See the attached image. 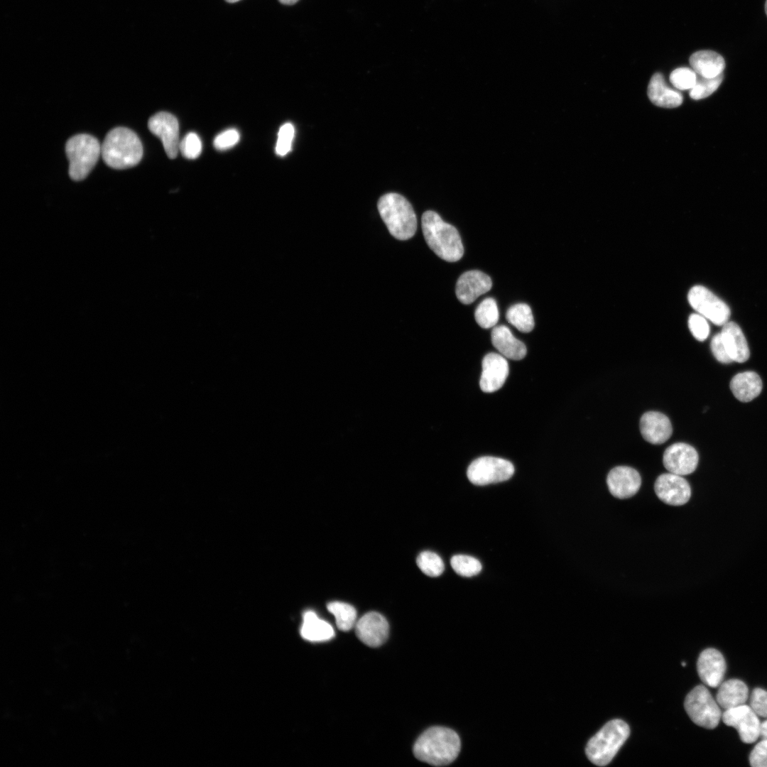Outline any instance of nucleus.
I'll return each mask as SVG.
<instances>
[{"label":"nucleus","instance_id":"10","mask_svg":"<svg viewBox=\"0 0 767 767\" xmlns=\"http://www.w3.org/2000/svg\"><path fill=\"white\" fill-rule=\"evenodd\" d=\"M722 719L725 724L737 730L744 743H754L760 736L761 722L758 715L750 706L742 705L725 709Z\"/></svg>","mask_w":767,"mask_h":767},{"label":"nucleus","instance_id":"21","mask_svg":"<svg viewBox=\"0 0 767 767\" xmlns=\"http://www.w3.org/2000/svg\"><path fill=\"white\" fill-rule=\"evenodd\" d=\"M491 342L494 347L504 357L521 360L526 354V345L516 339L509 328L505 325L494 327L491 332Z\"/></svg>","mask_w":767,"mask_h":767},{"label":"nucleus","instance_id":"33","mask_svg":"<svg viewBox=\"0 0 767 767\" xmlns=\"http://www.w3.org/2000/svg\"><path fill=\"white\" fill-rule=\"evenodd\" d=\"M696 80V72L692 69L686 67L676 68L670 75L671 84L678 90L691 89Z\"/></svg>","mask_w":767,"mask_h":767},{"label":"nucleus","instance_id":"41","mask_svg":"<svg viewBox=\"0 0 767 767\" xmlns=\"http://www.w3.org/2000/svg\"><path fill=\"white\" fill-rule=\"evenodd\" d=\"M760 737L763 740H767V719L761 723Z\"/></svg>","mask_w":767,"mask_h":767},{"label":"nucleus","instance_id":"34","mask_svg":"<svg viewBox=\"0 0 767 767\" xmlns=\"http://www.w3.org/2000/svg\"><path fill=\"white\" fill-rule=\"evenodd\" d=\"M179 151L188 159L197 158L202 151V142L194 132H190L180 141Z\"/></svg>","mask_w":767,"mask_h":767},{"label":"nucleus","instance_id":"1","mask_svg":"<svg viewBox=\"0 0 767 767\" xmlns=\"http://www.w3.org/2000/svg\"><path fill=\"white\" fill-rule=\"evenodd\" d=\"M461 748L458 734L444 727H433L416 740L413 754L418 760L433 766H445L454 761Z\"/></svg>","mask_w":767,"mask_h":767},{"label":"nucleus","instance_id":"15","mask_svg":"<svg viewBox=\"0 0 767 767\" xmlns=\"http://www.w3.org/2000/svg\"><path fill=\"white\" fill-rule=\"evenodd\" d=\"M508 374V364L504 357L494 352L487 354L482 360L481 389L486 393L499 390L505 383Z\"/></svg>","mask_w":767,"mask_h":767},{"label":"nucleus","instance_id":"9","mask_svg":"<svg viewBox=\"0 0 767 767\" xmlns=\"http://www.w3.org/2000/svg\"><path fill=\"white\" fill-rule=\"evenodd\" d=\"M688 300L700 315L715 325H724L730 317L727 304L704 286L692 287L688 293Z\"/></svg>","mask_w":767,"mask_h":767},{"label":"nucleus","instance_id":"18","mask_svg":"<svg viewBox=\"0 0 767 767\" xmlns=\"http://www.w3.org/2000/svg\"><path fill=\"white\" fill-rule=\"evenodd\" d=\"M492 286L490 277L484 273L472 270L464 272L458 278L455 293L463 304L473 303L479 296L488 292Z\"/></svg>","mask_w":767,"mask_h":767},{"label":"nucleus","instance_id":"39","mask_svg":"<svg viewBox=\"0 0 767 767\" xmlns=\"http://www.w3.org/2000/svg\"><path fill=\"white\" fill-rule=\"evenodd\" d=\"M749 763L754 767H767V740H761L751 751Z\"/></svg>","mask_w":767,"mask_h":767},{"label":"nucleus","instance_id":"38","mask_svg":"<svg viewBox=\"0 0 767 767\" xmlns=\"http://www.w3.org/2000/svg\"><path fill=\"white\" fill-rule=\"evenodd\" d=\"M750 707L758 716L767 718V691L759 687L754 689L750 697Z\"/></svg>","mask_w":767,"mask_h":767},{"label":"nucleus","instance_id":"27","mask_svg":"<svg viewBox=\"0 0 767 767\" xmlns=\"http://www.w3.org/2000/svg\"><path fill=\"white\" fill-rule=\"evenodd\" d=\"M506 318L522 332H530L534 327L532 310L526 303H517L511 306L506 312Z\"/></svg>","mask_w":767,"mask_h":767},{"label":"nucleus","instance_id":"14","mask_svg":"<svg viewBox=\"0 0 767 767\" xmlns=\"http://www.w3.org/2000/svg\"><path fill=\"white\" fill-rule=\"evenodd\" d=\"M354 627L357 638L370 647L382 645L388 636V621L378 612L366 613L357 621Z\"/></svg>","mask_w":767,"mask_h":767},{"label":"nucleus","instance_id":"43","mask_svg":"<svg viewBox=\"0 0 767 767\" xmlns=\"http://www.w3.org/2000/svg\"><path fill=\"white\" fill-rule=\"evenodd\" d=\"M225 1H226L227 2H228V3H231V4H232V3H236V2H238V1H239L240 0H225Z\"/></svg>","mask_w":767,"mask_h":767},{"label":"nucleus","instance_id":"42","mask_svg":"<svg viewBox=\"0 0 767 767\" xmlns=\"http://www.w3.org/2000/svg\"><path fill=\"white\" fill-rule=\"evenodd\" d=\"M280 3L285 5H293L299 0H278Z\"/></svg>","mask_w":767,"mask_h":767},{"label":"nucleus","instance_id":"31","mask_svg":"<svg viewBox=\"0 0 767 767\" xmlns=\"http://www.w3.org/2000/svg\"><path fill=\"white\" fill-rule=\"evenodd\" d=\"M722 80V74L712 78H706L697 75L696 82L690 89V97L698 100L709 97L717 89Z\"/></svg>","mask_w":767,"mask_h":767},{"label":"nucleus","instance_id":"12","mask_svg":"<svg viewBox=\"0 0 767 767\" xmlns=\"http://www.w3.org/2000/svg\"><path fill=\"white\" fill-rule=\"evenodd\" d=\"M654 489L662 501L672 506L686 504L691 496L687 480L682 476L671 472L660 475L656 480Z\"/></svg>","mask_w":767,"mask_h":767},{"label":"nucleus","instance_id":"37","mask_svg":"<svg viewBox=\"0 0 767 767\" xmlns=\"http://www.w3.org/2000/svg\"><path fill=\"white\" fill-rule=\"evenodd\" d=\"M239 141V133L235 129H229L218 134L214 139V146L219 151L227 150L235 146Z\"/></svg>","mask_w":767,"mask_h":767},{"label":"nucleus","instance_id":"8","mask_svg":"<svg viewBox=\"0 0 767 767\" xmlns=\"http://www.w3.org/2000/svg\"><path fill=\"white\" fill-rule=\"evenodd\" d=\"M513 473V465L509 461L499 457H482L470 464L467 474L472 484L483 486L506 481Z\"/></svg>","mask_w":767,"mask_h":767},{"label":"nucleus","instance_id":"11","mask_svg":"<svg viewBox=\"0 0 767 767\" xmlns=\"http://www.w3.org/2000/svg\"><path fill=\"white\" fill-rule=\"evenodd\" d=\"M151 132L158 137L168 158H175L179 151V124L172 114L161 111L152 116L148 122Z\"/></svg>","mask_w":767,"mask_h":767},{"label":"nucleus","instance_id":"20","mask_svg":"<svg viewBox=\"0 0 767 767\" xmlns=\"http://www.w3.org/2000/svg\"><path fill=\"white\" fill-rule=\"evenodd\" d=\"M647 94L653 104L663 108L678 107L683 101L680 92L669 87L660 72H656L651 77Z\"/></svg>","mask_w":767,"mask_h":767},{"label":"nucleus","instance_id":"2","mask_svg":"<svg viewBox=\"0 0 767 767\" xmlns=\"http://www.w3.org/2000/svg\"><path fill=\"white\" fill-rule=\"evenodd\" d=\"M421 225L425 241L437 256L449 262L462 257L464 247L458 231L437 213L432 210L424 212Z\"/></svg>","mask_w":767,"mask_h":767},{"label":"nucleus","instance_id":"22","mask_svg":"<svg viewBox=\"0 0 767 767\" xmlns=\"http://www.w3.org/2000/svg\"><path fill=\"white\" fill-rule=\"evenodd\" d=\"M720 333L732 361L739 363L747 361L750 352L746 339L739 326L735 322H727L723 325Z\"/></svg>","mask_w":767,"mask_h":767},{"label":"nucleus","instance_id":"7","mask_svg":"<svg viewBox=\"0 0 767 767\" xmlns=\"http://www.w3.org/2000/svg\"><path fill=\"white\" fill-rule=\"evenodd\" d=\"M684 707L691 720L706 729L717 727L722 718L719 705L702 685L696 686L687 694Z\"/></svg>","mask_w":767,"mask_h":767},{"label":"nucleus","instance_id":"5","mask_svg":"<svg viewBox=\"0 0 767 767\" xmlns=\"http://www.w3.org/2000/svg\"><path fill=\"white\" fill-rule=\"evenodd\" d=\"M630 734L629 725L621 719L608 722L587 742L585 752L589 760L599 766L609 763Z\"/></svg>","mask_w":767,"mask_h":767},{"label":"nucleus","instance_id":"6","mask_svg":"<svg viewBox=\"0 0 767 767\" xmlns=\"http://www.w3.org/2000/svg\"><path fill=\"white\" fill-rule=\"evenodd\" d=\"M65 152L69 161V175L78 181L85 179L94 167L102 148L96 138L80 134L67 140Z\"/></svg>","mask_w":767,"mask_h":767},{"label":"nucleus","instance_id":"35","mask_svg":"<svg viewBox=\"0 0 767 767\" xmlns=\"http://www.w3.org/2000/svg\"><path fill=\"white\" fill-rule=\"evenodd\" d=\"M295 129L290 123L282 125L278 131L276 152L280 156H285L290 150Z\"/></svg>","mask_w":767,"mask_h":767},{"label":"nucleus","instance_id":"4","mask_svg":"<svg viewBox=\"0 0 767 767\" xmlns=\"http://www.w3.org/2000/svg\"><path fill=\"white\" fill-rule=\"evenodd\" d=\"M380 216L390 234L397 239L413 237L417 229V219L410 203L402 195L390 192L381 196L377 203Z\"/></svg>","mask_w":767,"mask_h":767},{"label":"nucleus","instance_id":"17","mask_svg":"<svg viewBox=\"0 0 767 767\" xmlns=\"http://www.w3.org/2000/svg\"><path fill=\"white\" fill-rule=\"evenodd\" d=\"M697 669L700 678L707 686L717 687L722 683L726 669L722 654L714 648H707L699 656Z\"/></svg>","mask_w":767,"mask_h":767},{"label":"nucleus","instance_id":"24","mask_svg":"<svg viewBox=\"0 0 767 767\" xmlns=\"http://www.w3.org/2000/svg\"><path fill=\"white\" fill-rule=\"evenodd\" d=\"M762 381L754 371H744L735 375L730 388L734 396L741 402H749L757 397L762 390Z\"/></svg>","mask_w":767,"mask_h":767},{"label":"nucleus","instance_id":"16","mask_svg":"<svg viewBox=\"0 0 767 767\" xmlns=\"http://www.w3.org/2000/svg\"><path fill=\"white\" fill-rule=\"evenodd\" d=\"M607 486L610 493L618 499L633 496L640 489L641 478L639 473L630 467L618 466L608 474Z\"/></svg>","mask_w":767,"mask_h":767},{"label":"nucleus","instance_id":"25","mask_svg":"<svg viewBox=\"0 0 767 767\" xmlns=\"http://www.w3.org/2000/svg\"><path fill=\"white\" fill-rule=\"evenodd\" d=\"M749 698V688L739 679H730L722 682L717 693V702L724 709L742 705Z\"/></svg>","mask_w":767,"mask_h":767},{"label":"nucleus","instance_id":"23","mask_svg":"<svg viewBox=\"0 0 767 767\" xmlns=\"http://www.w3.org/2000/svg\"><path fill=\"white\" fill-rule=\"evenodd\" d=\"M692 69L697 75L706 78L715 77L725 67V61L719 53L712 50H699L691 55L689 59Z\"/></svg>","mask_w":767,"mask_h":767},{"label":"nucleus","instance_id":"32","mask_svg":"<svg viewBox=\"0 0 767 767\" xmlns=\"http://www.w3.org/2000/svg\"><path fill=\"white\" fill-rule=\"evenodd\" d=\"M451 566L456 573L464 577H472L482 570L480 562L465 555H454L450 560Z\"/></svg>","mask_w":767,"mask_h":767},{"label":"nucleus","instance_id":"40","mask_svg":"<svg viewBox=\"0 0 767 767\" xmlns=\"http://www.w3.org/2000/svg\"><path fill=\"white\" fill-rule=\"evenodd\" d=\"M712 352L717 361L724 364L732 362L727 348L724 344L721 333L715 334L711 342Z\"/></svg>","mask_w":767,"mask_h":767},{"label":"nucleus","instance_id":"26","mask_svg":"<svg viewBox=\"0 0 767 767\" xmlns=\"http://www.w3.org/2000/svg\"><path fill=\"white\" fill-rule=\"evenodd\" d=\"M300 634L305 640L319 642L333 638L334 631L329 623L320 619L314 611H307L303 614Z\"/></svg>","mask_w":767,"mask_h":767},{"label":"nucleus","instance_id":"36","mask_svg":"<svg viewBox=\"0 0 767 767\" xmlns=\"http://www.w3.org/2000/svg\"><path fill=\"white\" fill-rule=\"evenodd\" d=\"M688 325L692 335L699 341L706 339L709 333V325L703 316L692 314L688 320Z\"/></svg>","mask_w":767,"mask_h":767},{"label":"nucleus","instance_id":"29","mask_svg":"<svg viewBox=\"0 0 767 767\" xmlns=\"http://www.w3.org/2000/svg\"><path fill=\"white\" fill-rule=\"evenodd\" d=\"M474 317L477 324L482 328L494 327L499 318L496 300L492 298H485L476 308Z\"/></svg>","mask_w":767,"mask_h":767},{"label":"nucleus","instance_id":"30","mask_svg":"<svg viewBox=\"0 0 767 767\" xmlns=\"http://www.w3.org/2000/svg\"><path fill=\"white\" fill-rule=\"evenodd\" d=\"M416 562L420 570L430 577L440 575L445 569L441 557L431 551H423L419 554Z\"/></svg>","mask_w":767,"mask_h":767},{"label":"nucleus","instance_id":"3","mask_svg":"<svg viewBox=\"0 0 767 767\" xmlns=\"http://www.w3.org/2000/svg\"><path fill=\"white\" fill-rule=\"evenodd\" d=\"M104 163L114 169H125L137 165L143 156V146L138 136L126 127L109 131L101 145Z\"/></svg>","mask_w":767,"mask_h":767},{"label":"nucleus","instance_id":"44","mask_svg":"<svg viewBox=\"0 0 767 767\" xmlns=\"http://www.w3.org/2000/svg\"><path fill=\"white\" fill-rule=\"evenodd\" d=\"M765 11H766V13L767 15V0L766 1V4H765Z\"/></svg>","mask_w":767,"mask_h":767},{"label":"nucleus","instance_id":"13","mask_svg":"<svg viewBox=\"0 0 767 767\" xmlns=\"http://www.w3.org/2000/svg\"><path fill=\"white\" fill-rule=\"evenodd\" d=\"M663 461L668 471L684 476L692 473L696 469L699 457L693 447L686 443L678 442L665 450Z\"/></svg>","mask_w":767,"mask_h":767},{"label":"nucleus","instance_id":"28","mask_svg":"<svg viewBox=\"0 0 767 767\" xmlns=\"http://www.w3.org/2000/svg\"><path fill=\"white\" fill-rule=\"evenodd\" d=\"M328 611L335 617L337 628L343 631L352 629L357 623V611L352 605L332 602L327 604Z\"/></svg>","mask_w":767,"mask_h":767},{"label":"nucleus","instance_id":"19","mask_svg":"<svg viewBox=\"0 0 767 767\" xmlns=\"http://www.w3.org/2000/svg\"><path fill=\"white\" fill-rule=\"evenodd\" d=\"M640 431L647 442L660 445L670 437L673 428L669 418L665 415L657 411H649L645 413L641 418Z\"/></svg>","mask_w":767,"mask_h":767}]
</instances>
